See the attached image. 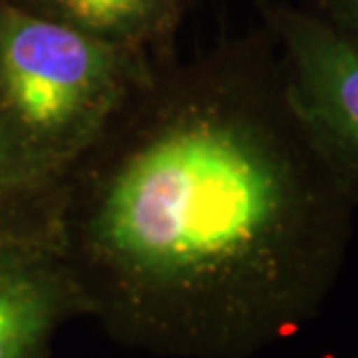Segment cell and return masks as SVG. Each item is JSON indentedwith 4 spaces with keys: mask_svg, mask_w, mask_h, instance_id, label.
<instances>
[{
    "mask_svg": "<svg viewBox=\"0 0 358 358\" xmlns=\"http://www.w3.org/2000/svg\"><path fill=\"white\" fill-rule=\"evenodd\" d=\"M264 28L275 42L287 93L319 155L358 196V40L308 7L264 0Z\"/></svg>",
    "mask_w": 358,
    "mask_h": 358,
    "instance_id": "cell-3",
    "label": "cell"
},
{
    "mask_svg": "<svg viewBox=\"0 0 358 358\" xmlns=\"http://www.w3.org/2000/svg\"><path fill=\"white\" fill-rule=\"evenodd\" d=\"M26 241H53L51 206L0 196V248Z\"/></svg>",
    "mask_w": 358,
    "mask_h": 358,
    "instance_id": "cell-6",
    "label": "cell"
},
{
    "mask_svg": "<svg viewBox=\"0 0 358 358\" xmlns=\"http://www.w3.org/2000/svg\"><path fill=\"white\" fill-rule=\"evenodd\" d=\"M83 315L53 241L0 248V358H47L58 326Z\"/></svg>",
    "mask_w": 358,
    "mask_h": 358,
    "instance_id": "cell-4",
    "label": "cell"
},
{
    "mask_svg": "<svg viewBox=\"0 0 358 358\" xmlns=\"http://www.w3.org/2000/svg\"><path fill=\"white\" fill-rule=\"evenodd\" d=\"M113 47L162 56L187 0H12Z\"/></svg>",
    "mask_w": 358,
    "mask_h": 358,
    "instance_id": "cell-5",
    "label": "cell"
},
{
    "mask_svg": "<svg viewBox=\"0 0 358 358\" xmlns=\"http://www.w3.org/2000/svg\"><path fill=\"white\" fill-rule=\"evenodd\" d=\"M308 10L358 40V0H310Z\"/></svg>",
    "mask_w": 358,
    "mask_h": 358,
    "instance_id": "cell-7",
    "label": "cell"
},
{
    "mask_svg": "<svg viewBox=\"0 0 358 358\" xmlns=\"http://www.w3.org/2000/svg\"><path fill=\"white\" fill-rule=\"evenodd\" d=\"M153 58L0 0V196L51 206Z\"/></svg>",
    "mask_w": 358,
    "mask_h": 358,
    "instance_id": "cell-2",
    "label": "cell"
},
{
    "mask_svg": "<svg viewBox=\"0 0 358 358\" xmlns=\"http://www.w3.org/2000/svg\"><path fill=\"white\" fill-rule=\"evenodd\" d=\"M349 201L264 28L150 60L53 194V245L106 333L192 354L306 310L333 275Z\"/></svg>",
    "mask_w": 358,
    "mask_h": 358,
    "instance_id": "cell-1",
    "label": "cell"
}]
</instances>
